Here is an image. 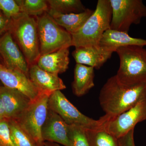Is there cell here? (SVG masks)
I'll return each instance as SVG.
<instances>
[{"label":"cell","instance_id":"cell-2","mask_svg":"<svg viewBox=\"0 0 146 146\" xmlns=\"http://www.w3.org/2000/svg\"><path fill=\"white\" fill-rule=\"evenodd\" d=\"M112 11L110 0H98L96 10L78 31L71 35L72 46H99L105 32L110 29Z\"/></svg>","mask_w":146,"mask_h":146},{"label":"cell","instance_id":"cell-3","mask_svg":"<svg viewBox=\"0 0 146 146\" xmlns=\"http://www.w3.org/2000/svg\"><path fill=\"white\" fill-rule=\"evenodd\" d=\"M29 65L36 64L40 56L36 20L22 13L11 19L9 30Z\"/></svg>","mask_w":146,"mask_h":146},{"label":"cell","instance_id":"cell-22","mask_svg":"<svg viewBox=\"0 0 146 146\" xmlns=\"http://www.w3.org/2000/svg\"><path fill=\"white\" fill-rule=\"evenodd\" d=\"M49 9L62 14L81 13L86 8L80 0L46 1Z\"/></svg>","mask_w":146,"mask_h":146},{"label":"cell","instance_id":"cell-19","mask_svg":"<svg viewBox=\"0 0 146 146\" xmlns=\"http://www.w3.org/2000/svg\"><path fill=\"white\" fill-rule=\"evenodd\" d=\"M94 68L76 63L74 70V79L72 83L73 93L78 97L87 94L95 86Z\"/></svg>","mask_w":146,"mask_h":146},{"label":"cell","instance_id":"cell-32","mask_svg":"<svg viewBox=\"0 0 146 146\" xmlns=\"http://www.w3.org/2000/svg\"><path fill=\"white\" fill-rule=\"evenodd\" d=\"M1 84H2L1 82H0V86H3V85H1Z\"/></svg>","mask_w":146,"mask_h":146},{"label":"cell","instance_id":"cell-33","mask_svg":"<svg viewBox=\"0 0 146 146\" xmlns=\"http://www.w3.org/2000/svg\"><path fill=\"white\" fill-rule=\"evenodd\" d=\"M0 13H2L1 11V9H0Z\"/></svg>","mask_w":146,"mask_h":146},{"label":"cell","instance_id":"cell-31","mask_svg":"<svg viewBox=\"0 0 146 146\" xmlns=\"http://www.w3.org/2000/svg\"><path fill=\"white\" fill-rule=\"evenodd\" d=\"M0 64H2V65H3V59L1 57V56H0Z\"/></svg>","mask_w":146,"mask_h":146},{"label":"cell","instance_id":"cell-21","mask_svg":"<svg viewBox=\"0 0 146 146\" xmlns=\"http://www.w3.org/2000/svg\"><path fill=\"white\" fill-rule=\"evenodd\" d=\"M11 136L15 146H39L33 138L15 120L8 119Z\"/></svg>","mask_w":146,"mask_h":146},{"label":"cell","instance_id":"cell-24","mask_svg":"<svg viewBox=\"0 0 146 146\" xmlns=\"http://www.w3.org/2000/svg\"><path fill=\"white\" fill-rule=\"evenodd\" d=\"M71 146H89L86 129L76 125L68 126Z\"/></svg>","mask_w":146,"mask_h":146},{"label":"cell","instance_id":"cell-15","mask_svg":"<svg viewBox=\"0 0 146 146\" xmlns=\"http://www.w3.org/2000/svg\"><path fill=\"white\" fill-rule=\"evenodd\" d=\"M0 95L2 99L6 118L16 119L29 106L31 100L21 91L0 86Z\"/></svg>","mask_w":146,"mask_h":146},{"label":"cell","instance_id":"cell-6","mask_svg":"<svg viewBox=\"0 0 146 146\" xmlns=\"http://www.w3.org/2000/svg\"><path fill=\"white\" fill-rule=\"evenodd\" d=\"M40 54H47L72 46V36L46 12L36 19Z\"/></svg>","mask_w":146,"mask_h":146},{"label":"cell","instance_id":"cell-25","mask_svg":"<svg viewBox=\"0 0 146 146\" xmlns=\"http://www.w3.org/2000/svg\"><path fill=\"white\" fill-rule=\"evenodd\" d=\"M0 9L5 16L10 19L22 13L16 0H0Z\"/></svg>","mask_w":146,"mask_h":146},{"label":"cell","instance_id":"cell-9","mask_svg":"<svg viewBox=\"0 0 146 146\" xmlns=\"http://www.w3.org/2000/svg\"><path fill=\"white\" fill-rule=\"evenodd\" d=\"M146 120V99L120 115L110 118L104 128L117 139L134 129L138 123Z\"/></svg>","mask_w":146,"mask_h":146},{"label":"cell","instance_id":"cell-4","mask_svg":"<svg viewBox=\"0 0 146 146\" xmlns=\"http://www.w3.org/2000/svg\"><path fill=\"white\" fill-rule=\"evenodd\" d=\"M115 52L120 60L115 76L121 83L132 86L146 82V50L143 47H121Z\"/></svg>","mask_w":146,"mask_h":146},{"label":"cell","instance_id":"cell-28","mask_svg":"<svg viewBox=\"0 0 146 146\" xmlns=\"http://www.w3.org/2000/svg\"><path fill=\"white\" fill-rule=\"evenodd\" d=\"M11 19L6 17L3 13H0V37L9 31Z\"/></svg>","mask_w":146,"mask_h":146},{"label":"cell","instance_id":"cell-26","mask_svg":"<svg viewBox=\"0 0 146 146\" xmlns=\"http://www.w3.org/2000/svg\"><path fill=\"white\" fill-rule=\"evenodd\" d=\"M0 146H15L11 136L8 120H0Z\"/></svg>","mask_w":146,"mask_h":146},{"label":"cell","instance_id":"cell-18","mask_svg":"<svg viewBox=\"0 0 146 146\" xmlns=\"http://www.w3.org/2000/svg\"><path fill=\"white\" fill-rule=\"evenodd\" d=\"M94 11L86 9L81 13L62 14L49 9L47 12L58 25L72 35L78 31L83 26Z\"/></svg>","mask_w":146,"mask_h":146},{"label":"cell","instance_id":"cell-20","mask_svg":"<svg viewBox=\"0 0 146 146\" xmlns=\"http://www.w3.org/2000/svg\"><path fill=\"white\" fill-rule=\"evenodd\" d=\"M103 127L96 129H86L89 146H121L119 139L108 133Z\"/></svg>","mask_w":146,"mask_h":146},{"label":"cell","instance_id":"cell-10","mask_svg":"<svg viewBox=\"0 0 146 146\" xmlns=\"http://www.w3.org/2000/svg\"><path fill=\"white\" fill-rule=\"evenodd\" d=\"M0 56L6 68L21 71L29 77L28 64L9 31L0 37Z\"/></svg>","mask_w":146,"mask_h":146},{"label":"cell","instance_id":"cell-8","mask_svg":"<svg viewBox=\"0 0 146 146\" xmlns=\"http://www.w3.org/2000/svg\"><path fill=\"white\" fill-rule=\"evenodd\" d=\"M50 96L40 94L16 120L35 140L39 146H44L41 131L46 119Z\"/></svg>","mask_w":146,"mask_h":146},{"label":"cell","instance_id":"cell-30","mask_svg":"<svg viewBox=\"0 0 146 146\" xmlns=\"http://www.w3.org/2000/svg\"><path fill=\"white\" fill-rule=\"evenodd\" d=\"M44 146H60L59 144L53 143V142L45 141L44 142Z\"/></svg>","mask_w":146,"mask_h":146},{"label":"cell","instance_id":"cell-1","mask_svg":"<svg viewBox=\"0 0 146 146\" xmlns=\"http://www.w3.org/2000/svg\"><path fill=\"white\" fill-rule=\"evenodd\" d=\"M101 107L105 115L112 118L146 99V82L128 86L118 80L115 75L108 79L99 95Z\"/></svg>","mask_w":146,"mask_h":146},{"label":"cell","instance_id":"cell-11","mask_svg":"<svg viewBox=\"0 0 146 146\" xmlns=\"http://www.w3.org/2000/svg\"><path fill=\"white\" fill-rule=\"evenodd\" d=\"M68 126L59 115L48 109L46 119L41 131L43 141L71 146Z\"/></svg>","mask_w":146,"mask_h":146},{"label":"cell","instance_id":"cell-14","mask_svg":"<svg viewBox=\"0 0 146 146\" xmlns=\"http://www.w3.org/2000/svg\"><path fill=\"white\" fill-rule=\"evenodd\" d=\"M113 52L100 46H90L76 48L72 56L76 63L99 70L111 58Z\"/></svg>","mask_w":146,"mask_h":146},{"label":"cell","instance_id":"cell-12","mask_svg":"<svg viewBox=\"0 0 146 146\" xmlns=\"http://www.w3.org/2000/svg\"><path fill=\"white\" fill-rule=\"evenodd\" d=\"M0 82L5 87L21 91L32 101L40 94L27 75L21 71L9 69L1 64Z\"/></svg>","mask_w":146,"mask_h":146},{"label":"cell","instance_id":"cell-17","mask_svg":"<svg viewBox=\"0 0 146 146\" xmlns=\"http://www.w3.org/2000/svg\"><path fill=\"white\" fill-rule=\"evenodd\" d=\"M99 46L114 52L121 47L146 46V40L131 37L127 33L110 29L103 35L100 41Z\"/></svg>","mask_w":146,"mask_h":146},{"label":"cell","instance_id":"cell-7","mask_svg":"<svg viewBox=\"0 0 146 146\" xmlns=\"http://www.w3.org/2000/svg\"><path fill=\"white\" fill-rule=\"evenodd\" d=\"M112 11L110 28L128 32L131 26L146 18V6L141 0H110Z\"/></svg>","mask_w":146,"mask_h":146},{"label":"cell","instance_id":"cell-5","mask_svg":"<svg viewBox=\"0 0 146 146\" xmlns=\"http://www.w3.org/2000/svg\"><path fill=\"white\" fill-rule=\"evenodd\" d=\"M48 107L59 115L68 125L78 126L86 129L102 127L110 119L105 115L99 119L94 120L83 115L69 101L61 91H55L50 96Z\"/></svg>","mask_w":146,"mask_h":146},{"label":"cell","instance_id":"cell-29","mask_svg":"<svg viewBox=\"0 0 146 146\" xmlns=\"http://www.w3.org/2000/svg\"><path fill=\"white\" fill-rule=\"evenodd\" d=\"M6 119L5 109L2 99L0 95V120Z\"/></svg>","mask_w":146,"mask_h":146},{"label":"cell","instance_id":"cell-13","mask_svg":"<svg viewBox=\"0 0 146 146\" xmlns=\"http://www.w3.org/2000/svg\"><path fill=\"white\" fill-rule=\"evenodd\" d=\"M29 76L39 94L50 96L56 91L66 89V86L57 75L44 70L36 64L29 67Z\"/></svg>","mask_w":146,"mask_h":146},{"label":"cell","instance_id":"cell-23","mask_svg":"<svg viewBox=\"0 0 146 146\" xmlns=\"http://www.w3.org/2000/svg\"><path fill=\"white\" fill-rule=\"evenodd\" d=\"M21 12L29 16H40L49 10L48 5L44 0H16Z\"/></svg>","mask_w":146,"mask_h":146},{"label":"cell","instance_id":"cell-16","mask_svg":"<svg viewBox=\"0 0 146 146\" xmlns=\"http://www.w3.org/2000/svg\"><path fill=\"white\" fill-rule=\"evenodd\" d=\"M69 48H64L40 56L36 65L44 70L57 75L65 72L68 69L70 63Z\"/></svg>","mask_w":146,"mask_h":146},{"label":"cell","instance_id":"cell-27","mask_svg":"<svg viewBox=\"0 0 146 146\" xmlns=\"http://www.w3.org/2000/svg\"><path fill=\"white\" fill-rule=\"evenodd\" d=\"M133 133L134 129H132L125 136L119 139L121 146H135Z\"/></svg>","mask_w":146,"mask_h":146}]
</instances>
